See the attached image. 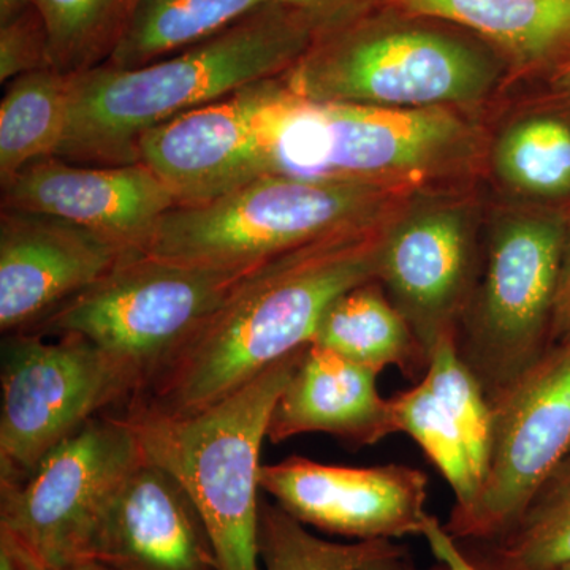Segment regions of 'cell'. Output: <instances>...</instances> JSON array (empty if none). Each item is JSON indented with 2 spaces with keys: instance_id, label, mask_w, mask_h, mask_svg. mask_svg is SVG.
<instances>
[{
  "instance_id": "1",
  "label": "cell",
  "mask_w": 570,
  "mask_h": 570,
  "mask_svg": "<svg viewBox=\"0 0 570 570\" xmlns=\"http://www.w3.org/2000/svg\"><path fill=\"white\" fill-rule=\"evenodd\" d=\"M384 242L367 225L255 266L127 403L189 417L234 395L309 346L341 295L377 279Z\"/></svg>"
},
{
  "instance_id": "2",
  "label": "cell",
  "mask_w": 570,
  "mask_h": 570,
  "mask_svg": "<svg viewBox=\"0 0 570 570\" xmlns=\"http://www.w3.org/2000/svg\"><path fill=\"white\" fill-rule=\"evenodd\" d=\"M317 22L291 3H269L148 66L100 63L71 75L69 119L55 157L73 164L140 163L138 142L154 127L287 73L313 45Z\"/></svg>"
},
{
  "instance_id": "3",
  "label": "cell",
  "mask_w": 570,
  "mask_h": 570,
  "mask_svg": "<svg viewBox=\"0 0 570 570\" xmlns=\"http://www.w3.org/2000/svg\"><path fill=\"white\" fill-rule=\"evenodd\" d=\"M307 347V346H306ZM189 417L124 404L146 459L167 469L200 512L220 570H261V450L277 397L305 348Z\"/></svg>"
},
{
  "instance_id": "4",
  "label": "cell",
  "mask_w": 570,
  "mask_h": 570,
  "mask_svg": "<svg viewBox=\"0 0 570 570\" xmlns=\"http://www.w3.org/2000/svg\"><path fill=\"white\" fill-rule=\"evenodd\" d=\"M387 187L261 176L213 200L165 213L145 253L209 268H255L318 239L373 225Z\"/></svg>"
},
{
  "instance_id": "5",
  "label": "cell",
  "mask_w": 570,
  "mask_h": 570,
  "mask_svg": "<svg viewBox=\"0 0 570 570\" xmlns=\"http://www.w3.org/2000/svg\"><path fill=\"white\" fill-rule=\"evenodd\" d=\"M250 269L209 268L132 253L22 333L85 337L132 366L142 387Z\"/></svg>"
},
{
  "instance_id": "6",
  "label": "cell",
  "mask_w": 570,
  "mask_h": 570,
  "mask_svg": "<svg viewBox=\"0 0 570 570\" xmlns=\"http://www.w3.org/2000/svg\"><path fill=\"white\" fill-rule=\"evenodd\" d=\"M564 250L561 225L546 217H517L491 236L453 335L490 403L553 346Z\"/></svg>"
},
{
  "instance_id": "7",
  "label": "cell",
  "mask_w": 570,
  "mask_h": 570,
  "mask_svg": "<svg viewBox=\"0 0 570 570\" xmlns=\"http://www.w3.org/2000/svg\"><path fill=\"white\" fill-rule=\"evenodd\" d=\"M0 487L17 485L86 423L141 387L132 366L80 336L11 333L2 344Z\"/></svg>"
},
{
  "instance_id": "8",
  "label": "cell",
  "mask_w": 570,
  "mask_h": 570,
  "mask_svg": "<svg viewBox=\"0 0 570 570\" xmlns=\"http://www.w3.org/2000/svg\"><path fill=\"white\" fill-rule=\"evenodd\" d=\"M142 460L122 412L92 419L52 449L28 479L0 487V532L47 568L91 561L105 512Z\"/></svg>"
},
{
  "instance_id": "9",
  "label": "cell",
  "mask_w": 570,
  "mask_h": 570,
  "mask_svg": "<svg viewBox=\"0 0 570 570\" xmlns=\"http://www.w3.org/2000/svg\"><path fill=\"white\" fill-rule=\"evenodd\" d=\"M284 80L311 102L431 110L478 99L491 71L466 45L436 33L344 32L313 41Z\"/></svg>"
},
{
  "instance_id": "10",
  "label": "cell",
  "mask_w": 570,
  "mask_h": 570,
  "mask_svg": "<svg viewBox=\"0 0 570 570\" xmlns=\"http://www.w3.org/2000/svg\"><path fill=\"white\" fill-rule=\"evenodd\" d=\"M468 142L466 126L445 108L390 110L296 96L281 174L400 186L452 164Z\"/></svg>"
},
{
  "instance_id": "11",
  "label": "cell",
  "mask_w": 570,
  "mask_h": 570,
  "mask_svg": "<svg viewBox=\"0 0 570 570\" xmlns=\"http://www.w3.org/2000/svg\"><path fill=\"white\" fill-rule=\"evenodd\" d=\"M295 97L281 75L184 112L142 135L140 163L179 205L213 200L261 176L281 174Z\"/></svg>"
},
{
  "instance_id": "12",
  "label": "cell",
  "mask_w": 570,
  "mask_h": 570,
  "mask_svg": "<svg viewBox=\"0 0 570 570\" xmlns=\"http://www.w3.org/2000/svg\"><path fill=\"white\" fill-rule=\"evenodd\" d=\"M261 489L307 528L354 542L422 535L438 562L472 570L459 543L428 513V478L419 469L340 466L291 456L262 464Z\"/></svg>"
},
{
  "instance_id": "13",
  "label": "cell",
  "mask_w": 570,
  "mask_h": 570,
  "mask_svg": "<svg viewBox=\"0 0 570 570\" xmlns=\"http://www.w3.org/2000/svg\"><path fill=\"white\" fill-rule=\"evenodd\" d=\"M489 472L474 508L444 524L459 543L497 538L570 453V341L554 344L497 400Z\"/></svg>"
},
{
  "instance_id": "14",
  "label": "cell",
  "mask_w": 570,
  "mask_h": 570,
  "mask_svg": "<svg viewBox=\"0 0 570 570\" xmlns=\"http://www.w3.org/2000/svg\"><path fill=\"white\" fill-rule=\"evenodd\" d=\"M104 236L48 214L2 206L0 328L29 332L127 255Z\"/></svg>"
},
{
  "instance_id": "15",
  "label": "cell",
  "mask_w": 570,
  "mask_h": 570,
  "mask_svg": "<svg viewBox=\"0 0 570 570\" xmlns=\"http://www.w3.org/2000/svg\"><path fill=\"white\" fill-rule=\"evenodd\" d=\"M178 198L148 165H75L47 157L2 186V206L80 225L124 249L145 253Z\"/></svg>"
},
{
  "instance_id": "16",
  "label": "cell",
  "mask_w": 570,
  "mask_h": 570,
  "mask_svg": "<svg viewBox=\"0 0 570 570\" xmlns=\"http://www.w3.org/2000/svg\"><path fill=\"white\" fill-rule=\"evenodd\" d=\"M396 430L422 448L455 494L449 519L474 508L489 472L493 407L453 337L431 352L425 377L390 397Z\"/></svg>"
},
{
  "instance_id": "17",
  "label": "cell",
  "mask_w": 570,
  "mask_h": 570,
  "mask_svg": "<svg viewBox=\"0 0 570 570\" xmlns=\"http://www.w3.org/2000/svg\"><path fill=\"white\" fill-rule=\"evenodd\" d=\"M428 354L455 335L475 283L474 246L464 216L433 209L385 234L379 276Z\"/></svg>"
},
{
  "instance_id": "18",
  "label": "cell",
  "mask_w": 570,
  "mask_h": 570,
  "mask_svg": "<svg viewBox=\"0 0 570 570\" xmlns=\"http://www.w3.org/2000/svg\"><path fill=\"white\" fill-rule=\"evenodd\" d=\"M91 561L112 570H220L193 498L146 456L105 512Z\"/></svg>"
},
{
  "instance_id": "19",
  "label": "cell",
  "mask_w": 570,
  "mask_h": 570,
  "mask_svg": "<svg viewBox=\"0 0 570 570\" xmlns=\"http://www.w3.org/2000/svg\"><path fill=\"white\" fill-rule=\"evenodd\" d=\"M377 373L311 343L269 417L266 439L281 444L324 433L348 448H367L397 433L390 400L381 396Z\"/></svg>"
},
{
  "instance_id": "20",
  "label": "cell",
  "mask_w": 570,
  "mask_h": 570,
  "mask_svg": "<svg viewBox=\"0 0 570 570\" xmlns=\"http://www.w3.org/2000/svg\"><path fill=\"white\" fill-rule=\"evenodd\" d=\"M374 281L352 288L328 307L313 343L377 374L395 366L417 384L425 377L430 354Z\"/></svg>"
},
{
  "instance_id": "21",
  "label": "cell",
  "mask_w": 570,
  "mask_h": 570,
  "mask_svg": "<svg viewBox=\"0 0 570 570\" xmlns=\"http://www.w3.org/2000/svg\"><path fill=\"white\" fill-rule=\"evenodd\" d=\"M275 2L284 0H135L121 36L104 63L115 69L148 66Z\"/></svg>"
},
{
  "instance_id": "22",
  "label": "cell",
  "mask_w": 570,
  "mask_h": 570,
  "mask_svg": "<svg viewBox=\"0 0 570 570\" xmlns=\"http://www.w3.org/2000/svg\"><path fill=\"white\" fill-rule=\"evenodd\" d=\"M459 543V542H456ZM472 570H560L570 566V453L497 538L459 543Z\"/></svg>"
},
{
  "instance_id": "23",
  "label": "cell",
  "mask_w": 570,
  "mask_h": 570,
  "mask_svg": "<svg viewBox=\"0 0 570 570\" xmlns=\"http://www.w3.org/2000/svg\"><path fill=\"white\" fill-rule=\"evenodd\" d=\"M409 13L459 22L521 61L570 43V0H397Z\"/></svg>"
},
{
  "instance_id": "24",
  "label": "cell",
  "mask_w": 570,
  "mask_h": 570,
  "mask_svg": "<svg viewBox=\"0 0 570 570\" xmlns=\"http://www.w3.org/2000/svg\"><path fill=\"white\" fill-rule=\"evenodd\" d=\"M71 75L29 71L7 85L0 104V184L61 148L69 119Z\"/></svg>"
},
{
  "instance_id": "25",
  "label": "cell",
  "mask_w": 570,
  "mask_h": 570,
  "mask_svg": "<svg viewBox=\"0 0 570 570\" xmlns=\"http://www.w3.org/2000/svg\"><path fill=\"white\" fill-rule=\"evenodd\" d=\"M261 570H412L396 540L333 542L313 534L276 502L262 498L258 515Z\"/></svg>"
},
{
  "instance_id": "26",
  "label": "cell",
  "mask_w": 570,
  "mask_h": 570,
  "mask_svg": "<svg viewBox=\"0 0 570 570\" xmlns=\"http://www.w3.org/2000/svg\"><path fill=\"white\" fill-rule=\"evenodd\" d=\"M48 36V67L77 75L107 61L127 20V0H32Z\"/></svg>"
},
{
  "instance_id": "27",
  "label": "cell",
  "mask_w": 570,
  "mask_h": 570,
  "mask_svg": "<svg viewBox=\"0 0 570 570\" xmlns=\"http://www.w3.org/2000/svg\"><path fill=\"white\" fill-rule=\"evenodd\" d=\"M499 174L517 189L542 197L570 193V127L532 118L505 132L497 151Z\"/></svg>"
},
{
  "instance_id": "28",
  "label": "cell",
  "mask_w": 570,
  "mask_h": 570,
  "mask_svg": "<svg viewBox=\"0 0 570 570\" xmlns=\"http://www.w3.org/2000/svg\"><path fill=\"white\" fill-rule=\"evenodd\" d=\"M47 67V28L39 11L31 6L0 24V82L9 85L21 75Z\"/></svg>"
},
{
  "instance_id": "29",
  "label": "cell",
  "mask_w": 570,
  "mask_h": 570,
  "mask_svg": "<svg viewBox=\"0 0 570 570\" xmlns=\"http://www.w3.org/2000/svg\"><path fill=\"white\" fill-rule=\"evenodd\" d=\"M570 341V247L564 250L562 261L560 291H558L557 311H554L553 340L560 344Z\"/></svg>"
},
{
  "instance_id": "30",
  "label": "cell",
  "mask_w": 570,
  "mask_h": 570,
  "mask_svg": "<svg viewBox=\"0 0 570 570\" xmlns=\"http://www.w3.org/2000/svg\"><path fill=\"white\" fill-rule=\"evenodd\" d=\"M284 2L298 7V9L305 10L307 13L317 17L318 20L324 21L343 13L348 7L354 6L356 0H284ZM134 3L135 0H127V14H129Z\"/></svg>"
},
{
  "instance_id": "31",
  "label": "cell",
  "mask_w": 570,
  "mask_h": 570,
  "mask_svg": "<svg viewBox=\"0 0 570 570\" xmlns=\"http://www.w3.org/2000/svg\"><path fill=\"white\" fill-rule=\"evenodd\" d=\"M0 538L7 539V542L10 543L11 549H13L14 554H17L18 562H20L22 570H112L108 568V566L102 564V562L97 561H85L80 562V564L70 566V568L63 569H51L47 568V566L40 564L39 561L33 560L31 554L28 551L21 549L13 539H10L9 535L0 532Z\"/></svg>"
},
{
  "instance_id": "32",
  "label": "cell",
  "mask_w": 570,
  "mask_h": 570,
  "mask_svg": "<svg viewBox=\"0 0 570 570\" xmlns=\"http://www.w3.org/2000/svg\"><path fill=\"white\" fill-rule=\"evenodd\" d=\"M32 6V0H0V24L18 17Z\"/></svg>"
},
{
  "instance_id": "33",
  "label": "cell",
  "mask_w": 570,
  "mask_h": 570,
  "mask_svg": "<svg viewBox=\"0 0 570 570\" xmlns=\"http://www.w3.org/2000/svg\"><path fill=\"white\" fill-rule=\"evenodd\" d=\"M0 570H22L7 539L0 538Z\"/></svg>"
},
{
  "instance_id": "34",
  "label": "cell",
  "mask_w": 570,
  "mask_h": 570,
  "mask_svg": "<svg viewBox=\"0 0 570 570\" xmlns=\"http://www.w3.org/2000/svg\"><path fill=\"white\" fill-rule=\"evenodd\" d=\"M560 78L564 85H570V62L564 67V70L561 71Z\"/></svg>"
},
{
  "instance_id": "35",
  "label": "cell",
  "mask_w": 570,
  "mask_h": 570,
  "mask_svg": "<svg viewBox=\"0 0 570 570\" xmlns=\"http://www.w3.org/2000/svg\"><path fill=\"white\" fill-rule=\"evenodd\" d=\"M412 570H452V569H450L449 566L442 564V562H438V564L433 566V568H428V569L414 568Z\"/></svg>"
},
{
  "instance_id": "36",
  "label": "cell",
  "mask_w": 570,
  "mask_h": 570,
  "mask_svg": "<svg viewBox=\"0 0 570 570\" xmlns=\"http://www.w3.org/2000/svg\"><path fill=\"white\" fill-rule=\"evenodd\" d=\"M560 570H570V566H568V568H564V569H560Z\"/></svg>"
}]
</instances>
